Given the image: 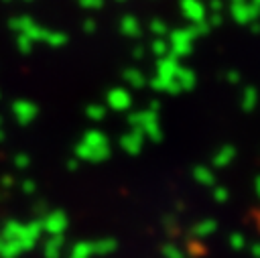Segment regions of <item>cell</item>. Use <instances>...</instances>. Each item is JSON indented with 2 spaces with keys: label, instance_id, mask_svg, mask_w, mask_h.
Returning <instances> with one entry per match:
<instances>
[]
</instances>
